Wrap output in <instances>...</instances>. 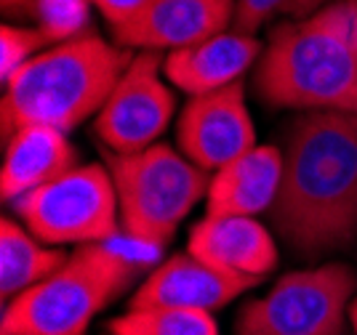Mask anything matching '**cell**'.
<instances>
[{
	"mask_svg": "<svg viewBox=\"0 0 357 335\" xmlns=\"http://www.w3.org/2000/svg\"><path fill=\"white\" fill-rule=\"evenodd\" d=\"M187 250L216 269L243 277L261 279L278 266L275 237L253 216H206L192 226Z\"/></svg>",
	"mask_w": 357,
	"mask_h": 335,
	"instance_id": "obj_13",
	"label": "cell"
},
{
	"mask_svg": "<svg viewBox=\"0 0 357 335\" xmlns=\"http://www.w3.org/2000/svg\"><path fill=\"white\" fill-rule=\"evenodd\" d=\"M178 149L197 168L216 173L256 146V131L245 104V83L192 96L176 123Z\"/></svg>",
	"mask_w": 357,
	"mask_h": 335,
	"instance_id": "obj_9",
	"label": "cell"
},
{
	"mask_svg": "<svg viewBox=\"0 0 357 335\" xmlns=\"http://www.w3.org/2000/svg\"><path fill=\"white\" fill-rule=\"evenodd\" d=\"M134 51L107 43L96 32H80L22 64L3 83V141L22 125H51L70 133L99 115Z\"/></svg>",
	"mask_w": 357,
	"mask_h": 335,
	"instance_id": "obj_3",
	"label": "cell"
},
{
	"mask_svg": "<svg viewBox=\"0 0 357 335\" xmlns=\"http://www.w3.org/2000/svg\"><path fill=\"white\" fill-rule=\"evenodd\" d=\"M120 208V232L128 242L160 250L197 200L208 194L211 173L168 144L107 155Z\"/></svg>",
	"mask_w": 357,
	"mask_h": 335,
	"instance_id": "obj_5",
	"label": "cell"
},
{
	"mask_svg": "<svg viewBox=\"0 0 357 335\" xmlns=\"http://www.w3.org/2000/svg\"><path fill=\"white\" fill-rule=\"evenodd\" d=\"M261 56V43L253 35L224 29L208 40L171 51L163 59V72L174 88L200 96L216 88L232 86Z\"/></svg>",
	"mask_w": 357,
	"mask_h": 335,
	"instance_id": "obj_12",
	"label": "cell"
},
{
	"mask_svg": "<svg viewBox=\"0 0 357 335\" xmlns=\"http://www.w3.org/2000/svg\"><path fill=\"white\" fill-rule=\"evenodd\" d=\"M89 3L105 16L109 27H115V24H123L126 19L136 16L142 8H147L149 3H155V0H89Z\"/></svg>",
	"mask_w": 357,
	"mask_h": 335,
	"instance_id": "obj_21",
	"label": "cell"
},
{
	"mask_svg": "<svg viewBox=\"0 0 357 335\" xmlns=\"http://www.w3.org/2000/svg\"><path fill=\"white\" fill-rule=\"evenodd\" d=\"M112 242L80 245L51 277L6 301L0 335H86L91 320L160 253L128 256Z\"/></svg>",
	"mask_w": 357,
	"mask_h": 335,
	"instance_id": "obj_4",
	"label": "cell"
},
{
	"mask_svg": "<svg viewBox=\"0 0 357 335\" xmlns=\"http://www.w3.org/2000/svg\"><path fill=\"white\" fill-rule=\"evenodd\" d=\"M349 322H352V330L357 335V301H352V306H349Z\"/></svg>",
	"mask_w": 357,
	"mask_h": 335,
	"instance_id": "obj_24",
	"label": "cell"
},
{
	"mask_svg": "<svg viewBox=\"0 0 357 335\" xmlns=\"http://www.w3.org/2000/svg\"><path fill=\"white\" fill-rule=\"evenodd\" d=\"M355 290L357 272L347 263L288 272L240 309L235 335H347Z\"/></svg>",
	"mask_w": 357,
	"mask_h": 335,
	"instance_id": "obj_6",
	"label": "cell"
},
{
	"mask_svg": "<svg viewBox=\"0 0 357 335\" xmlns=\"http://www.w3.org/2000/svg\"><path fill=\"white\" fill-rule=\"evenodd\" d=\"M232 19L235 0H155L109 29L123 48L171 54L232 29Z\"/></svg>",
	"mask_w": 357,
	"mask_h": 335,
	"instance_id": "obj_10",
	"label": "cell"
},
{
	"mask_svg": "<svg viewBox=\"0 0 357 335\" xmlns=\"http://www.w3.org/2000/svg\"><path fill=\"white\" fill-rule=\"evenodd\" d=\"M6 14H30L35 8V0H0Z\"/></svg>",
	"mask_w": 357,
	"mask_h": 335,
	"instance_id": "obj_23",
	"label": "cell"
},
{
	"mask_svg": "<svg viewBox=\"0 0 357 335\" xmlns=\"http://www.w3.org/2000/svg\"><path fill=\"white\" fill-rule=\"evenodd\" d=\"M261 279L232 274L206 263L203 258L187 253H176L163 261L152 274L144 277L139 290L131 298V309L147 306H176L216 311L248 293Z\"/></svg>",
	"mask_w": 357,
	"mask_h": 335,
	"instance_id": "obj_11",
	"label": "cell"
},
{
	"mask_svg": "<svg viewBox=\"0 0 357 335\" xmlns=\"http://www.w3.org/2000/svg\"><path fill=\"white\" fill-rule=\"evenodd\" d=\"M253 91L275 109L357 115V0H331L278 24L256 61Z\"/></svg>",
	"mask_w": 357,
	"mask_h": 335,
	"instance_id": "obj_2",
	"label": "cell"
},
{
	"mask_svg": "<svg viewBox=\"0 0 357 335\" xmlns=\"http://www.w3.org/2000/svg\"><path fill=\"white\" fill-rule=\"evenodd\" d=\"M51 43V38L45 35L43 27H14V24H3L0 29V77L3 83L11 75L27 64L32 56H38Z\"/></svg>",
	"mask_w": 357,
	"mask_h": 335,
	"instance_id": "obj_19",
	"label": "cell"
},
{
	"mask_svg": "<svg viewBox=\"0 0 357 335\" xmlns=\"http://www.w3.org/2000/svg\"><path fill=\"white\" fill-rule=\"evenodd\" d=\"M70 256L54 245L40 242L35 234L11 216L0 224V295L11 301L19 293L51 277Z\"/></svg>",
	"mask_w": 357,
	"mask_h": 335,
	"instance_id": "obj_16",
	"label": "cell"
},
{
	"mask_svg": "<svg viewBox=\"0 0 357 335\" xmlns=\"http://www.w3.org/2000/svg\"><path fill=\"white\" fill-rule=\"evenodd\" d=\"M14 213L45 245H89L120 234L115 181L105 165H75L16 197Z\"/></svg>",
	"mask_w": 357,
	"mask_h": 335,
	"instance_id": "obj_7",
	"label": "cell"
},
{
	"mask_svg": "<svg viewBox=\"0 0 357 335\" xmlns=\"http://www.w3.org/2000/svg\"><path fill=\"white\" fill-rule=\"evenodd\" d=\"M283 181V152L253 146L211 176L206 216H259L269 213Z\"/></svg>",
	"mask_w": 357,
	"mask_h": 335,
	"instance_id": "obj_14",
	"label": "cell"
},
{
	"mask_svg": "<svg viewBox=\"0 0 357 335\" xmlns=\"http://www.w3.org/2000/svg\"><path fill=\"white\" fill-rule=\"evenodd\" d=\"M275 232L301 256L344 250L357 237V115L301 112L288 125Z\"/></svg>",
	"mask_w": 357,
	"mask_h": 335,
	"instance_id": "obj_1",
	"label": "cell"
},
{
	"mask_svg": "<svg viewBox=\"0 0 357 335\" xmlns=\"http://www.w3.org/2000/svg\"><path fill=\"white\" fill-rule=\"evenodd\" d=\"M174 109L176 96L163 80L160 54L139 51L107 96L105 107L99 109L93 120V133L109 152H139L163 136Z\"/></svg>",
	"mask_w": 357,
	"mask_h": 335,
	"instance_id": "obj_8",
	"label": "cell"
},
{
	"mask_svg": "<svg viewBox=\"0 0 357 335\" xmlns=\"http://www.w3.org/2000/svg\"><path fill=\"white\" fill-rule=\"evenodd\" d=\"M77 162V152L67 133L51 125H22L6 141L0 192L6 203H14L24 192L38 189L56 176L67 173Z\"/></svg>",
	"mask_w": 357,
	"mask_h": 335,
	"instance_id": "obj_15",
	"label": "cell"
},
{
	"mask_svg": "<svg viewBox=\"0 0 357 335\" xmlns=\"http://www.w3.org/2000/svg\"><path fill=\"white\" fill-rule=\"evenodd\" d=\"M109 335H219V325L203 309L147 306L115 317Z\"/></svg>",
	"mask_w": 357,
	"mask_h": 335,
	"instance_id": "obj_17",
	"label": "cell"
},
{
	"mask_svg": "<svg viewBox=\"0 0 357 335\" xmlns=\"http://www.w3.org/2000/svg\"><path fill=\"white\" fill-rule=\"evenodd\" d=\"M89 8H93L89 0H35L32 14L38 16V27H43L56 45L86 32Z\"/></svg>",
	"mask_w": 357,
	"mask_h": 335,
	"instance_id": "obj_18",
	"label": "cell"
},
{
	"mask_svg": "<svg viewBox=\"0 0 357 335\" xmlns=\"http://www.w3.org/2000/svg\"><path fill=\"white\" fill-rule=\"evenodd\" d=\"M291 0H235V19L232 29L243 35H253L261 24H267L272 16L285 14Z\"/></svg>",
	"mask_w": 357,
	"mask_h": 335,
	"instance_id": "obj_20",
	"label": "cell"
},
{
	"mask_svg": "<svg viewBox=\"0 0 357 335\" xmlns=\"http://www.w3.org/2000/svg\"><path fill=\"white\" fill-rule=\"evenodd\" d=\"M326 3H331V0H291V6H288L285 14L294 16V19H307V16H312L317 8H323Z\"/></svg>",
	"mask_w": 357,
	"mask_h": 335,
	"instance_id": "obj_22",
	"label": "cell"
}]
</instances>
